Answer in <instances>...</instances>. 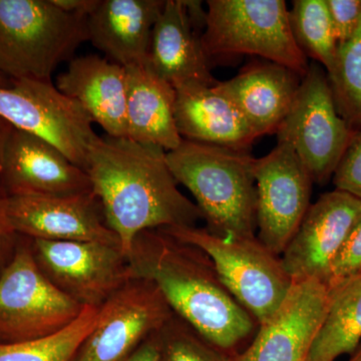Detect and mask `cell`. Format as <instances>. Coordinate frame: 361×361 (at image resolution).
Returning a JSON list of instances; mask_svg holds the SVG:
<instances>
[{"label": "cell", "mask_w": 361, "mask_h": 361, "mask_svg": "<svg viewBox=\"0 0 361 361\" xmlns=\"http://www.w3.org/2000/svg\"><path fill=\"white\" fill-rule=\"evenodd\" d=\"M166 155L153 145L106 135L90 149L85 172L92 193L127 256L142 231L202 220L196 204L180 191Z\"/></svg>", "instance_id": "6da1fadb"}, {"label": "cell", "mask_w": 361, "mask_h": 361, "mask_svg": "<svg viewBox=\"0 0 361 361\" xmlns=\"http://www.w3.org/2000/svg\"><path fill=\"white\" fill-rule=\"evenodd\" d=\"M133 278L156 285L176 315L226 355L238 353L258 323L228 291L212 260L163 230L135 237L128 254Z\"/></svg>", "instance_id": "7a4b0ae2"}, {"label": "cell", "mask_w": 361, "mask_h": 361, "mask_svg": "<svg viewBox=\"0 0 361 361\" xmlns=\"http://www.w3.org/2000/svg\"><path fill=\"white\" fill-rule=\"evenodd\" d=\"M166 158L178 184L193 195L207 231L228 241L257 237L255 158L249 151L183 140Z\"/></svg>", "instance_id": "3957f363"}, {"label": "cell", "mask_w": 361, "mask_h": 361, "mask_svg": "<svg viewBox=\"0 0 361 361\" xmlns=\"http://www.w3.org/2000/svg\"><path fill=\"white\" fill-rule=\"evenodd\" d=\"M87 40V18L61 11L52 0H0V71L11 82H51Z\"/></svg>", "instance_id": "277c9868"}, {"label": "cell", "mask_w": 361, "mask_h": 361, "mask_svg": "<svg viewBox=\"0 0 361 361\" xmlns=\"http://www.w3.org/2000/svg\"><path fill=\"white\" fill-rule=\"evenodd\" d=\"M201 40L209 61L259 56L303 78L307 58L294 39L284 0H209Z\"/></svg>", "instance_id": "5b68a950"}, {"label": "cell", "mask_w": 361, "mask_h": 361, "mask_svg": "<svg viewBox=\"0 0 361 361\" xmlns=\"http://www.w3.org/2000/svg\"><path fill=\"white\" fill-rule=\"evenodd\" d=\"M161 230L203 251L212 260L226 288L258 326L276 312L290 291L293 281L281 258L268 250L257 237L228 241L197 226Z\"/></svg>", "instance_id": "8992f818"}, {"label": "cell", "mask_w": 361, "mask_h": 361, "mask_svg": "<svg viewBox=\"0 0 361 361\" xmlns=\"http://www.w3.org/2000/svg\"><path fill=\"white\" fill-rule=\"evenodd\" d=\"M85 306L59 290L20 247L0 273V342L13 343L54 336L82 314Z\"/></svg>", "instance_id": "52a82bcc"}, {"label": "cell", "mask_w": 361, "mask_h": 361, "mask_svg": "<svg viewBox=\"0 0 361 361\" xmlns=\"http://www.w3.org/2000/svg\"><path fill=\"white\" fill-rule=\"evenodd\" d=\"M353 132L337 111L326 73L310 63L277 130V142L291 147L313 183L323 185L334 176Z\"/></svg>", "instance_id": "ba28073f"}, {"label": "cell", "mask_w": 361, "mask_h": 361, "mask_svg": "<svg viewBox=\"0 0 361 361\" xmlns=\"http://www.w3.org/2000/svg\"><path fill=\"white\" fill-rule=\"evenodd\" d=\"M11 82V87H0V118L51 142L85 171L90 149L99 137L87 111L51 82Z\"/></svg>", "instance_id": "9c48e42d"}, {"label": "cell", "mask_w": 361, "mask_h": 361, "mask_svg": "<svg viewBox=\"0 0 361 361\" xmlns=\"http://www.w3.org/2000/svg\"><path fill=\"white\" fill-rule=\"evenodd\" d=\"M40 270L59 290L84 306L102 305L132 277L129 258L118 245L33 240Z\"/></svg>", "instance_id": "30bf717a"}, {"label": "cell", "mask_w": 361, "mask_h": 361, "mask_svg": "<svg viewBox=\"0 0 361 361\" xmlns=\"http://www.w3.org/2000/svg\"><path fill=\"white\" fill-rule=\"evenodd\" d=\"M256 236L281 256L310 208L312 178L288 145L277 142L267 155L255 159Z\"/></svg>", "instance_id": "8fae6325"}, {"label": "cell", "mask_w": 361, "mask_h": 361, "mask_svg": "<svg viewBox=\"0 0 361 361\" xmlns=\"http://www.w3.org/2000/svg\"><path fill=\"white\" fill-rule=\"evenodd\" d=\"M173 314L153 282L133 278L99 307L73 361H123Z\"/></svg>", "instance_id": "7c38bea8"}, {"label": "cell", "mask_w": 361, "mask_h": 361, "mask_svg": "<svg viewBox=\"0 0 361 361\" xmlns=\"http://www.w3.org/2000/svg\"><path fill=\"white\" fill-rule=\"evenodd\" d=\"M4 211L11 230L33 240L99 242L121 247L92 192L68 196L7 195Z\"/></svg>", "instance_id": "4fadbf2b"}, {"label": "cell", "mask_w": 361, "mask_h": 361, "mask_svg": "<svg viewBox=\"0 0 361 361\" xmlns=\"http://www.w3.org/2000/svg\"><path fill=\"white\" fill-rule=\"evenodd\" d=\"M360 216V199L341 190L310 205L280 256L292 281L314 279L327 286L332 265Z\"/></svg>", "instance_id": "5bb4252c"}, {"label": "cell", "mask_w": 361, "mask_h": 361, "mask_svg": "<svg viewBox=\"0 0 361 361\" xmlns=\"http://www.w3.org/2000/svg\"><path fill=\"white\" fill-rule=\"evenodd\" d=\"M330 289L318 280L293 282L288 295L251 343L229 361H306L326 314Z\"/></svg>", "instance_id": "9a60e30c"}, {"label": "cell", "mask_w": 361, "mask_h": 361, "mask_svg": "<svg viewBox=\"0 0 361 361\" xmlns=\"http://www.w3.org/2000/svg\"><path fill=\"white\" fill-rule=\"evenodd\" d=\"M0 177L9 194L68 196L90 193L89 175L56 146L11 127L2 154Z\"/></svg>", "instance_id": "2e32d148"}, {"label": "cell", "mask_w": 361, "mask_h": 361, "mask_svg": "<svg viewBox=\"0 0 361 361\" xmlns=\"http://www.w3.org/2000/svg\"><path fill=\"white\" fill-rule=\"evenodd\" d=\"M303 78L283 66L262 61L245 66L216 87L238 109L258 137L276 134Z\"/></svg>", "instance_id": "e0dca14e"}, {"label": "cell", "mask_w": 361, "mask_h": 361, "mask_svg": "<svg viewBox=\"0 0 361 361\" xmlns=\"http://www.w3.org/2000/svg\"><path fill=\"white\" fill-rule=\"evenodd\" d=\"M56 87L77 102L106 135L128 137L127 70L96 54L73 59Z\"/></svg>", "instance_id": "ac0fdd59"}, {"label": "cell", "mask_w": 361, "mask_h": 361, "mask_svg": "<svg viewBox=\"0 0 361 361\" xmlns=\"http://www.w3.org/2000/svg\"><path fill=\"white\" fill-rule=\"evenodd\" d=\"M200 30L190 18L185 0H166L154 26L148 65L173 87L215 85Z\"/></svg>", "instance_id": "d6986e66"}, {"label": "cell", "mask_w": 361, "mask_h": 361, "mask_svg": "<svg viewBox=\"0 0 361 361\" xmlns=\"http://www.w3.org/2000/svg\"><path fill=\"white\" fill-rule=\"evenodd\" d=\"M216 84L175 87V118L179 134L187 141L249 151L258 137Z\"/></svg>", "instance_id": "ffe728a7"}, {"label": "cell", "mask_w": 361, "mask_h": 361, "mask_svg": "<svg viewBox=\"0 0 361 361\" xmlns=\"http://www.w3.org/2000/svg\"><path fill=\"white\" fill-rule=\"evenodd\" d=\"M164 6L165 0H99L87 18L89 40L123 68L147 65Z\"/></svg>", "instance_id": "44dd1931"}, {"label": "cell", "mask_w": 361, "mask_h": 361, "mask_svg": "<svg viewBox=\"0 0 361 361\" xmlns=\"http://www.w3.org/2000/svg\"><path fill=\"white\" fill-rule=\"evenodd\" d=\"M127 70L128 139L170 152L182 144L175 118L176 90L148 65Z\"/></svg>", "instance_id": "7402d4cb"}, {"label": "cell", "mask_w": 361, "mask_h": 361, "mask_svg": "<svg viewBox=\"0 0 361 361\" xmlns=\"http://www.w3.org/2000/svg\"><path fill=\"white\" fill-rule=\"evenodd\" d=\"M361 343V274L330 288L324 319L306 361H336Z\"/></svg>", "instance_id": "603a6c76"}, {"label": "cell", "mask_w": 361, "mask_h": 361, "mask_svg": "<svg viewBox=\"0 0 361 361\" xmlns=\"http://www.w3.org/2000/svg\"><path fill=\"white\" fill-rule=\"evenodd\" d=\"M99 307L85 306L82 314L54 336L13 343L0 342V361H73L96 325Z\"/></svg>", "instance_id": "cb8c5ba5"}, {"label": "cell", "mask_w": 361, "mask_h": 361, "mask_svg": "<svg viewBox=\"0 0 361 361\" xmlns=\"http://www.w3.org/2000/svg\"><path fill=\"white\" fill-rule=\"evenodd\" d=\"M294 39L306 58L330 71L338 44L326 0H294L289 11Z\"/></svg>", "instance_id": "d4e9b609"}, {"label": "cell", "mask_w": 361, "mask_h": 361, "mask_svg": "<svg viewBox=\"0 0 361 361\" xmlns=\"http://www.w3.org/2000/svg\"><path fill=\"white\" fill-rule=\"evenodd\" d=\"M326 75L339 115L353 130L361 129V20L353 37L338 44Z\"/></svg>", "instance_id": "484cf974"}, {"label": "cell", "mask_w": 361, "mask_h": 361, "mask_svg": "<svg viewBox=\"0 0 361 361\" xmlns=\"http://www.w3.org/2000/svg\"><path fill=\"white\" fill-rule=\"evenodd\" d=\"M160 361H229L179 316L173 314L157 331Z\"/></svg>", "instance_id": "4316f807"}, {"label": "cell", "mask_w": 361, "mask_h": 361, "mask_svg": "<svg viewBox=\"0 0 361 361\" xmlns=\"http://www.w3.org/2000/svg\"><path fill=\"white\" fill-rule=\"evenodd\" d=\"M336 189L361 200V129L353 132L332 176Z\"/></svg>", "instance_id": "83f0119b"}, {"label": "cell", "mask_w": 361, "mask_h": 361, "mask_svg": "<svg viewBox=\"0 0 361 361\" xmlns=\"http://www.w3.org/2000/svg\"><path fill=\"white\" fill-rule=\"evenodd\" d=\"M361 274V216L353 226L330 272L329 288Z\"/></svg>", "instance_id": "f1b7e54d"}, {"label": "cell", "mask_w": 361, "mask_h": 361, "mask_svg": "<svg viewBox=\"0 0 361 361\" xmlns=\"http://www.w3.org/2000/svg\"><path fill=\"white\" fill-rule=\"evenodd\" d=\"M337 44L355 35L361 20V0H326Z\"/></svg>", "instance_id": "f546056e"}, {"label": "cell", "mask_w": 361, "mask_h": 361, "mask_svg": "<svg viewBox=\"0 0 361 361\" xmlns=\"http://www.w3.org/2000/svg\"><path fill=\"white\" fill-rule=\"evenodd\" d=\"M123 361H160L157 332L148 337L132 355Z\"/></svg>", "instance_id": "4dcf8cb0"}, {"label": "cell", "mask_w": 361, "mask_h": 361, "mask_svg": "<svg viewBox=\"0 0 361 361\" xmlns=\"http://www.w3.org/2000/svg\"><path fill=\"white\" fill-rule=\"evenodd\" d=\"M52 2L66 13L89 18L97 8L99 0H52Z\"/></svg>", "instance_id": "1f68e13d"}, {"label": "cell", "mask_w": 361, "mask_h": 361, "mask_svg": "<svg viewBox=\"0 0 361 361\" xmlns=\"http://www.w3.org/2000/svg\"><path fill=\"white\" fill-rule=\"evenodd\" d=\"M11 226L7 222L6 211H4V197L0 196V262L4 254L8 250V246L13 241V235Z\"/></svg>", "instance_id": "d6a6232c"}, {"label": "cell", "mask_w": 361, "mask_h": 361, "mask_svg": "<svg viewBox=\"0 0 361 361\" xmlns=\"http://www.w3.org/2000/svg\"><path fill=\"white\" fill-rule=\"evenodd\" d=\"M11 126L6 121L0 118V170H1L2 154H4V145H6V137L8 135Z\"/></svg>", "instance_id": "836d02e7"}, {"label": "cell", "mask_w": 361, "mask_h": 361, "mask_svg": "<svg viewBox=\"0 0 361 361\" xmlns=\"http://www.w3.org/2000/svg\"><path fill=\"white\" fill-rule=\"evenodd\" d=\"M348 361H361V343L355 353L350 355V358Z\"/></svg>", "instance_id": "e575fe53"}, {"label": "cell", "mask_w": 361, "mask_h": 361, "mask_svg": "<svg viewBox=\"0 0 361 361\" xmlns=\"http://www.w3.org/2000/svg\"><path fill=\"white\" fill-rule=\"evenodd\" d=\"M8 80L9 78L0 71V87H8Z\"/></svg>", "instance_id": "d590c367"}]
</instances>
